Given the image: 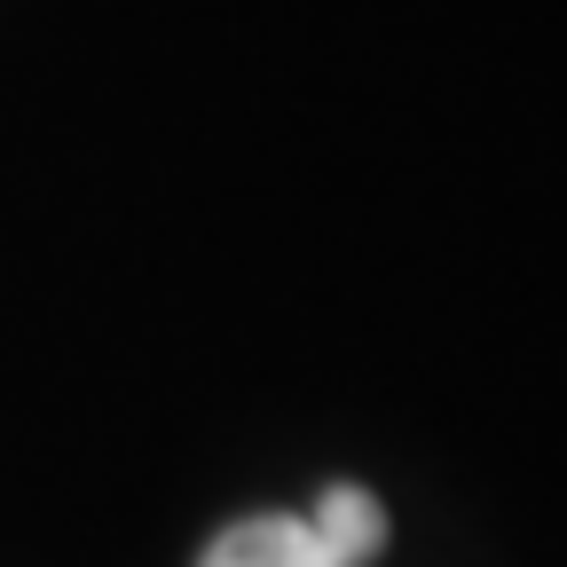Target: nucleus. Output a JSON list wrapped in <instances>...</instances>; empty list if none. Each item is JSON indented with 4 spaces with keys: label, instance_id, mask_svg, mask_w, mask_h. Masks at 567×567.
<instances>
[{
    "label": "nucleus",
    "instance_id": "2",
    "mask_svg": "<svg viewBox=\"0 0 567 567\" xmlns=\"http://www.w3.org/2000/svg\"><path fill=\"white\" fill-rule=\"evenodd\" d=\"M308 528L323 536V551H331L339 567H363V559H379V551H386V505H379L371 488H354V481H339V488H323V496H316Z\"/></svg>",
    "mask_w": 567,
    "mask_h": 567
},
{
    "label": "nucleus",
    "instance_id": "1",
    "mask_svg": "<svg viewBox=\"0 0 567 567\" xmlns=\"http://www.w3.org/2000/svg\"><path fill=\"white\" fill-rule=\"evenodd\" d=\"M197 567H339V559L323 551L308 513H252L229 536H213Z\"/></svg>",
    "mask_w": 567,
    "mask_h": 567
}]
</instances>
